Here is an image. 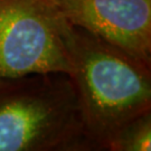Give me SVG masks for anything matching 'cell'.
Returning a JSON list of instances; mask_svg holds the SVG:
<instances>
[{
	"mask_svg": "<svg viewBox=\"0 0 151 151\" xmlns=\"http://www.w3.org/2000/svg\"><path fill=\"white\" fill-rule=\"evenodd\" d=\"M70 78L94 151H106L112 135L151 111V64L83 28L68 25Z\"/></svg>",
	"mask_w": 151,
	"mask_h": 151,
	"instance_id": "cell-1",
	"label": "cell"
},
{
	"mask_svg": "<svg viewBox=\"0 0 151 151\" xmlns=\"http://www.w3.org/2000/svg\"><path fill=\"white\" fill-rule=\"evenodd\" d=\"M0 151H94L70 75L0 78Z\"/></svg>",
	"mask_w": 151,
	"mask_h": 151,
	"instance_id": "cell-2",
	"label": "cell"
},
{
	"mask_svg": "<svg viewBox=\"0 0 151 151\" xmlns=\"http://www.w3.org/2000/svg\"><path fill=\"white\" fill-rule=\"evenodd\" d=\"M68 25L44 0H0V78L70 75Z\"/></svg>",
	"mask_w": 151,
	"mask_h": 151,
	"instance_id": "cell-3",
	"label": "cell"
},
{
	"mask_svg": "<svg viewBox=\"0 0 151 151\" xmlns=\"http://www.w3.org/2000/svg\"><path fill=\"white\" fill-rule=\"evenodd\" d=\"M67 24L151 64V0H44Z\"/></svg>",
	"mask_w": 151,
	"mask_h": 151,
	"instance_id": "cell-4",
	"label": "cell"
},
{
	"mask_svg": "<svg viewBox=\"0 0 151 151\" xmlns=\"http://www.w3.org/2000/svg\"><path fill=\"white\" fill-rule=\"evenodd\" d=\"M151 149V111L124 123L110 139L106 151H149Z\"/></svg>",
	"mask_w": 151,
	"mask_h": 151,
	"instance_id": "cell-5",
	"label": "cell"
}]
</instances>
